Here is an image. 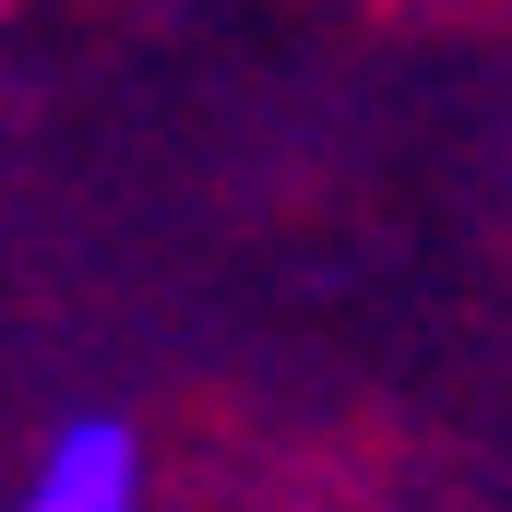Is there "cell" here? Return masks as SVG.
Returning a JSON list of instances; mask_svg holds the SVG:
<instances>
[{
    "mask_svg": "<svg viewBox=\"0 0 512 512\" xmlns=\"http://www.w3.org/2000/svg\"><path fill=\"white\" fill-rule=\"evenodd\" d=\"M0 512H155V441L120 405H72V417H48V441L24 453Z\"/></svg>",
    "mask_w": 512,
    "mask_h": 512,
    "instance_id": "6da1fadb",
    "label": "cell"
},
{
    "mask_svg": "<svg viewBox=\"0 0 512 512\" xmlns=\"http://www.w3.org/2000/svg\"><path fill=\"white\" fill-rule=\"evenodd\" d=\"M0 24H12V0H0Z\"/></svg>",
    "mask_w": 512,
    "mask_h": 512,
    "instance_id": "7a4b0ae2",
    "label": "cell"
}]
</instances>
